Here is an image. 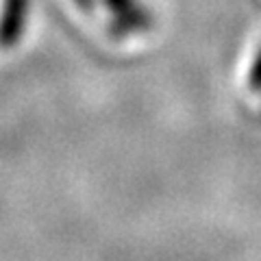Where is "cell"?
Segmentation results:
<instances>
[{
  "instance_id": "obj_1",
  "label": "cell",
  "mask_w": 261,
  "mask_h": 261,
  "mask_svg": "<svg viewBox=\"0 0 261 261\" xmlns=\"http://www.w3.org/2000/svg\"><path fill=\"white\" fill-rule=\"evenodd\" d=\"M31 0H3L0 7V50L18 46L29 22Z\"/></svg>"
},
{
  "instance_id": "obj_2",
  "label": "cell",
  "mask_w": 261,
  "mask_h": 261,
  "mask_svg": "<svg viewBox=\"0 0 261 261\" xmlns=\"http://www.w3.org/2000/svg\"><path fill=\"white\" fill-rule=\"evenodd\" d=\"M107 5L113 20V33L118 37H126L128 33L146 31L150 27V15L137 0H102Z\"/></svg>"
},
{
  "instance_id": "obj_3",
  "label": "cell",
  "mask_w": 261,
  "mask_h": 261,
  "mask_svg": "<svg viewBox=\"0 0 261 261\" xmlns=\"http://www.w3.org/2000/svg\"><path fill=\"white\" fill-rule=\"evenodd\" d=\"M248 83H250V87L255 89V92H261V50H259V55H257V59L252 61Z\"/></svg>"
}]
</instances>
